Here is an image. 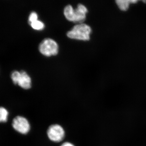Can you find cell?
Segmentation results:
<instances>
[{"label": "cell", "instance_id": "6da1fadb", "mask_svg": "<svg viewBox=\"0 0 146 146\" xmlns=\"http://www.w3.org/2000/svg\"><path fill=\"white\" fill-rule=\"evenodd\" d=\"M91 29L88 25L80 24L75 26L67 33V36L71 39L89 41L90 39Z\"/></svg>", "mask_w": 146, "mask_h": 146}, {"label": "cell", "instance_id": "7a4b0ae2", "mask_svg": "<svg viewBox=\"0 0 146 146\" xmlns=\"http://www.w3.org/2000/svg\"><path fill=\"white\" fill-rule=\"evenodd\" d=\"M39 50L40 53L45 56H55L58 53V46L53 39L46 38L40 43Z\"/></svg>", "mask_w": 146, "mask_h": 146}, {"label": "cell", "instance_id": "3957f363", "mask_svg": "<svg viewBox=\"0 0 146 146\" xmlns=\"http://www.w3.org/2000/svg\"><path fill=\"white\" fill-rule=\"evenodd\" d=\"M11 78L14 84H18L23 89H29L31 88V78L25 71H13L11 74Z\"/></svg>", "mask_w": 146, "mask_h": 146}, {"label": "cell", "instance_id": "277c9868", "mask_svg": "<svg viewBox=\"0 0 146 146\" xmlns=\"http://www.w3.org/2000/svg\"><path fill=\"white\" fill-rule=\"evenodd\" d=\"M47 133L49 139L55 143H58L63 141L65 136L64 129L58 124L50 126L47 130Z\"/></svg>", "mask_w": 146, "mask_h": 146}, {"label": "cell", "instance_id": "5b68a950", "mask_svg": "<svg viewBox=\"0 0 146 146\" xmlns=\"http://www.w3.org/2000/svg\"><path fill=\"white\" fill-rule=\"evenodd\" d=\"M12 125L16 131L22 134H27L31 129V125L28 120L23 116H18L14 118Z\"/></svg>", "mask_w": 146, "mask_h": 146}, {"label": "cell", "instance_id": "8992f818", "mask_svg": "<svg viewBox=\"0 0 146 146\" xmlns=\"http://www.w3.org/2000/svg\"><path fill=\"white\" fill-rule=\"evenodd\" d=\"M74 19L73 22L82 24L86 19V14L88 10L86 7L81 4H79L77 8L74 10Z\"/></svg>", "mask_w": 146, "mask_h": 146}, {"label": "cell", "instance_id": "52a82bcc", "mask_svg": "<svg viewBox=\"0 0 146 146\" xmlns=\"http://www.w3.org/2000/svg\"><path fill=\"white\" fill-rule=\"evenodd\" d=\"M74 9L71 5H68L65 7L64 10V14L65 18L67 20L73 22L74 19Z\"/></svg>", "mask_w": 146, "mask_h": 146}, {"label": "cell", "instance_id": "ba28073f", "mask_svg": "<svg viewBox=\"0 0 146 146\" xmlns=\"http://www.w3.org/2000/svg\"><path fill=\"white\" fill-rule=\"evenodd\" d=\"M116 4L120 10L126 11L128 9L131 3V1L129 0H117L116 1Z\"/></svg>", "mask_w": 146, "mask_h": 146}, {"label": "cell", "instance_id": "9c48e42d", "mask_svg": "<svg viewBox=\"0 0 146 146\" xmlns=\"http://www.w3.org/2000/svg\"><path fill=\"white\" fill-rule=\"evenodd\" d=\"M9 112L4 107H0V123L6 122L8 120Z\"/></svg>", "mask_w": 146, "mask_h": 146}, {"label": "cell", "instance_id": "30bf717a", "mask_svg": "<svg viewBox=\"0 0 146 146\" xmlns=\"http://www.w3.org/2000/svg\"><path fill=\"white\" fill-rule=\"evenodd\" d=\"M33 29L36 30H42L44 28V24L41 21H36L30 24Z\"/></svg>", "mask_w": 146, "mask_h": 146}, {"label": "cell", "instance_id": "8fae6325", "mask_svg": "<svg viewBox=\"0 0 146 146\" xmlns=\"http://www.w3.org/2000/svg\"><path fill=\"white\" fill-rule=\"evenodd\" d=\"M38 16L36 12H33L31 13L29 18V22L30 25L32 23L37 21Z\"/></svg>", "mask_w": 146, "mask_h": 146}, {"label": "cell", "instance_id": "7c38bea8", "mask_svg": "<svg viewBox=\"0 0 146 146\" xmlns=\"http://www.w3.org/2000/svg\"><path fill=\"white\" fill-rule=\"evenodd\" d=\"M60 146H75L73 144L69 142H65Z\"/></svg>", "mask_w": 146, "mask_h": 146}]
</instances>
